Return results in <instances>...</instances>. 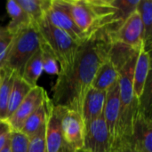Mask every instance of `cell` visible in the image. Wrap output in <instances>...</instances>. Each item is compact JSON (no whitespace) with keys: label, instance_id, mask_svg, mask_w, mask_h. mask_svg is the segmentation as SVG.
Listing matches in <instances>:
<instances>
[{"label":"cell","instance_id":"6da1fadb","mask_svg":"<svg viewBox=\"0 0 152 152\" xmlns=\"http://www.w3.org/2000/svg\"><path fill=\"white\" fill-rule=\"evenodd\" d=\"M111 45L112 34L107 28L96 30L79 44L70 67L58 74L52 89L53 106H61L81 114L84 98L98 68L109 58Z\"/></svg>","mask_w":152,"mask_h":152},{"label":"cell","instance_id":"7a4b0ae2","mask_svg":"<svg viewBox=\"0 0 152 152\" xmlns=\"http://www.w3.org/2000/svg\"><path fill=\"white\" fill-rule=\"evenodd\" d=\"M134 53L124 66L118 69L119 84V115L116 128V138L112 151L118 142L127 140L133 134V128L138 113V99L133 91V74L138 55Z\"/></svg>","mask_w":152,"mask_h":152},{"label":"cell","instance_id":"3957f363","mask_svg":"<svg viewBox=\"0 0 152 152\" xmlns=\"http://www.w3.org/2000/svg\"><path fill=\"white\" fill-rule=\"evenodd\" d=\"M41 40L42 37L34 24L14 35L4 67L20 76L28 60L39 49Z\"/></svg>","mask_w":152,"mask_h":152},{"label":"cell","instance_id":"277c9868","mask_svg":"<svg viewBox=\"0 0 152 152\" xmlns=\"http://www.w3.org/2000/svg\"><path fill=\"white\" fill-rule=\"evenodd\" d=\"M37 29L61 64L60 71L69 69L80 43L76 42L67 33L51 24L46 18L37 25Z\"/></svg>","mask_w":152,"mask_h":152},{"label":"cell","instance_id":"5b68a950","mask_svg":"<svg viewBox=\"0 0 152 152\" xmlns=\"http://www.w3.org/2000/svg\"><path fill=\"white\" fill-rule=\"evenodd\" d=\"M68 109L61 106L52 107L45 124L46 152H75L66 142L62 134L61 122Z\"/></svg>","mask_w":152,"mask_h":152},{"label":"cell","instance_id":"8992f818","mask_svg":"<svg viewBox=\"0 0 152 152\" xmlns=\"http://www.w3.org/2000/svg\"><path fill=\"white\" fill-rule=\"evenodd\" d=\"M83 149L88 152H112L110 135L103 114L85 123Z\"/></svg>","mask_w":152,"mask_h":152},{"label":"cell","instance_id":"52a82bcc","mask_svg":"<svg viewBox=\"0 0 152 152\" xmlns=\"http://www.w3.org/2000/svg\"><path fill=\"white\" fill-rule=\"evenodd\" d=\"M47 98L48 95L43 87L38 86L33 87L14 113L7 120H5L12 131L20 132L27 118L37 109H38Z\"/></svg>","mask_w":152,"mask_h":152},{"label":"cell","instance_id":"ba28073f","mask_svg":"<svg viewBox=\"0 0 152 152\" xmlns=\"http://www.w3.org/2000/svg\"><path fill=\"white\" fill-rule=\"evenodd\" d=\"M45 18L51 24L67 33L77 43H81L87 37L86 34L76 25L60 0H52L51 6L45 15Z\"/></svg>","mask_w":152,"mask_h":152},{"label":"cell","instance_id":"9c48e42d","mask_svg":"<svg viewBox=\"0 0 152 152\" xmlns=\"http://www.w3.org/2000/svg\"><path fill=\"white\" fill-rule=\"evenodd\" d=\"M61 128L64 140L74 151L83 149L85 122L80 113L67 110L62 118Z\"/></svg>","mask_w":152,"mask_h":152},{"label":"cell","instance_id":"30bf717a","mask_svg":"<svg viewBox=\"0 0 152 152\" xmlns=\"http://www.w3.org/2000/svg\"><path fill=\"white\" fill-rule=\"evenodd\" d=\"M142 24L137 10H135L121 25L118 30L112 35V39L134 49L142 46Z\"/></svg>","mask_w":152,"mask_h":152},{"label":"cell","instance_id":"8fae6325","mask_svg":"<svg viewBox=\"0 0 152 152\" xmlns=\"http://www.w3.org/2000/svg\"><path fill=\"white\" fill-rule=\"evenodd\" d=\"M126 141L137 152H152V118L138 112L133 134Z\"/></svg>","mask_w":152,"mask_h":152},{"label":"cell","instance_id":"7c38bea8","mask_svg":"<svg viewBox=\"0 0 152 152\" xmlns=\"http://www.w3.org/2000/svg\"><path fill=\"white\" fill-rule=\"evenodd\" d=\"M103 118L108 127L111 148L114 145L116 138V128L119 115V84L117 81L107 92L105 98V104L103 109Z\"/></svg>","mask_w":152,"mask_h":152},{"label":"cell","instance_id":"4fadbf2b","mask_svg":"<svg viewBox=\"0 0 152 152\" xmlns=\"http://www.w3.org/2000/svg\"><path fill=\"white\" fill-rule=\"evenodd\" d=\"M107 91H100L90 87L87 91L81 108V116L85 123L90 122L103 113Z\"/></svg>","mask_w":152,"mask_h":152},{"label":"cell","instance_id":"5bb4252c","mask_svg":"<svg viewBox=\"0 0 152 152\" xmlns=\"http://www.w3.org/2000/svg\"><path fill=\"white\" fill-rule=\"evenodd\" d=\"M151 53L146 52L143 46L140 49L135 61L133 74V91L135 98L139 99L143 92L146 81L151 74Z\"/></svg>","mask_w":152,"mask_h":152},{"label":"cell","instance_id":"9a60e30c","mask_svg":"<svg viewBox=\"0 0 152 152\" xmlns=\"http://www.w3.org/2000/svg\"><path fill=\"white\" fill-rule=\"evenodd\" d=\"M52 107L53 103L51 99L48 97L44 103L27 118L20 130V133L25 134L28 138L34 135L43 126L46 124Z\"/></svg>","mask_w":152,"mask_h":152},{"label":"cell","instance_id":"2e32d148","mask_svg":"<svg viewBox=\"0 0 152 152\" xmlns=\"http://www.w3.org/2000/svg\"><path fill=\"white\" fill-rule=\"evenodd\" d=\"M118 71L108 58L98 68L91 87L100 91H108L117 81H118Z\"/></svg>","mask_w":152,"mask_h":152},{"label":"cell","instance_id":"e0dca14e","mask_svg":"<svg viewBox=\"0 0 152 152\" xmlns=\"http://www.w3.org/2000/svg\"><path fill=\"white\" fill-rule=\"evenodd\" d=\"M6 11L11 18V21L6 26V28L12 35H16L22 29L33 24L24 12V10L18 4L15 0H9L6 3Z\"/></svg>","mask_w":152,"mask_h":152},{"label":"cell","instance_id":"ac0fdd59","mask_svg":"<svg viewBox=\"0 0 152 152\" xmlns=\"http://www.w3.org/2000/svg\"><path fill=\"white\" fill-rule=\"evenodd\" d=\"M136 10L140 14L142 24V46L146 52L151 53L152 36V1L139 0Z\"/></svg>","mask_w":152,"mask_h":152},{"label":"cell","instance_id":"d6986e66","mask_svg":"<svg viewBox=\"0 0 152 152\" xmlns=\"http://www.w3.org/2000/svg\"><path fill=\"white\" fill-rule=\"evenodd\" d=\"M16 2L37 27L45 20L52 4V0H16Z\"/></svg>","mask_w":152,"mask_h":152},{"label":"cell","instance_id":"ffe728a7","mask_svg":"<svg viewBox=\"0 0 152 152\" xmlns=\"http://www.w3.org/2000/svg\"><path fill=\"white\" fill-rule=\"evenodd\" d=\"M1 85H0V121H5L7 118V107L11 94L12 84L16 75L15 71L4 67L0 69Z\"/></svg>","mask_w":152,"mask_h":152},{"label":"cell","instance_id":"44dd1931","mask_svg":"<svg viewBox=\"0 0 152 152\" xmlns=\"http://www.w3.org/2000/svg\"><path fill=\"white\" fill-rule=\"evenodd\" d=\"M42 53L40 48L28 60L23 67L22 72L20 75L21 78L32 88L37 85V80L43 72Z\"/></svg>","mask_w":152,"mask_h":152},{"label":"cell","instance_id":"7402d4cb","mask_svg":"<svg viewBox=\"0 0 152 152\" xmlns=\"http://www.w3.org/2000/svg\"><path fill=\"white\" fill-rule=\"evenodd\" d=\"M32 89L30 86H28L22 78L20 76L16 75L11 94L9 97V102H8V107H7V118L6 120L14 113V111L18 109L21 102L24 100V98L27 96V94L29 93V91Z\"/></svg>","mask_w":152,"mask_h":152},{"label":"cell","instance_id":"603a6c76","mask_svg":"<svg viewBox=\"0 0 152 152\" xmlns=\"http://www.w3.org/2000/svg\"><path fill=\"white\" fill-rule=\"evenodd\" d=\"M40 50L42 53V61H43V70L51 75H58L60 69L57 65V60L53 51L49 45L45 42L42 37L40 44Z\"/></svg>","mask_w":152,"mask_h":152},{"label":"cell","instance_id":"cb8c5ba5","mask_svg":"<svg viewBox=\"0 0 152 152\" xmlns=\"http://www.w3.org/2000/svg\"><path fill=\"white\" fill-rule=\"evenodd\" d=\"M138 112L151 118V77L146 81L143 92L138 99Z\"/></svg>","mask_w":152,"mask_h":152},{"label":"cell","instance_id":"d4e9b609","mask_svg":"<svg viewBox=\"0 0 152 152\" xmlns=\"http://www.w3.org/2000/svg\"><path fill=\"white\" fill-rule=\"evenodd\" d=\"M13 37L6 27H0V69L5 65Z\"/></svg>","mask_w":152,"mask_h":152},{"label":"cell","instance_id":"484cf974","mask_svg":"<svg viewBox=\"0 0 152 152\" xmlns=\"http://www.w3.org/2000/svg\"><path fill=\"white\" fill-rule=\"evenodd\" d=\"M45 135V125L43 126L34 135L28 138V152H46Z\"/></svg>","mask_w":152,"mask_h":152},{"label":"cell","instance_id":"4316f807","mask_svg":"<svg viewBox=\"0 0 152 152\" xmlns=\"http://www.w3.org/2000/svg\"><path fill=\"white\" fill-rule=\"evenodd\" d=\"M28 138L20 132L12 131L10 134L11 152H28Z\"/></svg>","mask_w":152,"mask_h":152},{"label":"cell","instance_id":"83f0119b","mask_svg":"<svg viewBox=\"0 0 152 152\" xmlns=\"http://www.w3.org/2000/svg\"><path fill=\"white\" fill-rule=\"evenodd\" d=\"M12 129L6 121H0V151L10 137Z\"/></svg>","mask_w":152,"mask_h":152},{"label":"cell","instance_id":"f1b7e54d","mask_svg":"<svg viewBox=\"0 0 152 152\" xmlns=\"http://www.w3.org/2000/svg\"><path fill=\"white\" fill-rule=\"evenodd\" d=\"M112 152H137L126 140H121L118 142Z\"/></svg>","mask_w":152,"mask_h":152},{"label":"cell","instance_id":"f546056e","mask_svg":"<svg viewBox=\"0 0 152 152\" xmlns=\"http://www.w3.org/2000/svg\"><path fill=\"white\" fill-rule=\"evenodd\" d=\"M0 152H11V149H10V137L7 140L5 145L4 146V148L2 149V151Z\"/></svg>","mask_w":152,"mask_h":152},{"label":"cell","instance_id":"4dcf8cb0","mask_svg":"<svg viewBox=\"0 0 152 152\" xmlns=\"http://www.w3.org/2000/svg\"><path fill=\"white\" fill-rule=\"evenodd\" d=\"M75 152H88L87 151H86V150H84V149H81V150H78V151H77Z\"/></svg>","mask_w":152,"mask_h":152},{"label":"cell","instance_id":"1f68e13d","mask_svg":"<svg viewBox=\"0 0 152 152\" xmlns=\"http://www.w3.org/2000/svg\"><path fill=\"white\" fill-rule=\"evenodd\" d=\"M1 80H2V77H1V72H0V85H1Z\"/></svg>","mask_w":152,"mask_h":152}]
</instances>
